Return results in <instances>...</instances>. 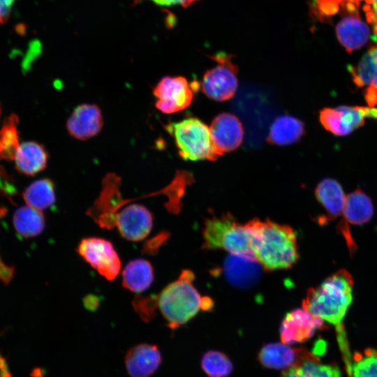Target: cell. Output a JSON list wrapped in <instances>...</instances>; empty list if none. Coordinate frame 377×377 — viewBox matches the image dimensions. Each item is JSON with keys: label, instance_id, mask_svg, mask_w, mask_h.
Returning a JSON list of instances; mask_svg holds the SVG:
<instances>
[{"label": "cell", "instance_id": "836d02e7", "mask_svg": "<svg viewBox=\"0 0 377 377\" xmlns=\"http://www.w3.org/2000/svg\"><path fill=\"white\" fill-rule=\"evenodd\" d=\"M1 113V107H0ZM14 192V188L11 185L10 182L8 177V175L5 171L0 168V193L4 195H11Z\"/></svg>", "mask_w": 377, "mask_h": 377}, {"label": "cell", "instance_id": "6da1fadb", "mask_svg": "<svg viewBox=\"0 0 377 377\" xmlns=\"http://www.w3.org/2000/svg\"><path fill=\"white\" fill-rule=\"evenodd\" d=\"M353 279L346 269H339L320 285L310 288L302 307L314 316L335 327L338 341L343 354L346 369L350 366V355L343 320L353 300Z\"/></svg>", "mask_w": 377, "mask_h": 377}, {"label": "cell", "instance_id": "7402d4cb", "mask_svg": "<svg viewBox=\"0 0 377 377\" xmlns=\"http://www.w3.org/2000/svg\"><path fill=\"white\" fill-rule=\"evenodd\" d=\"M14 160L15 168L20 172L32 176L45 168L47 153L42 145L26 142L20 145Z\"/></svg>", "mask_w": 377, "mask_h": 377}, {"label": "cell", "instance_id": "484cf974", "mask_svg": "<svg viewBox=\"0 0 377 377\" xmlns=\"http://www.w3.org/2000/svg\"><path fill=\"white\" fill-rule=\"evenodd\" d=\"M337 366L320 362L318 356L307 359L296 366L283 370L279 377H341Z\"/></svg>", "mask_w": 377, "mask_h": 377}, {"label": "cell", "instance_id": "d6986e66", "mask_svg": "<svg viewBox=\"0 0 377 377\" xmlns=\"http://www.w3.org/2000/svg\"><path fill=\"white\" fill-rule=\"evenodd\" d=\"M161 363V355L158 347L147 343L133 346L125 357L126 367L131 377H149Z\"/></svg>", "mask_w": 377, "mask_h": 377}, {"label": "cell", "instance_id": "1f68e13d", "mask_svg": "<svg viewBox=\"0 0 377 377\" xmlns=\"http://www.w3.org/2000/svg\"><path fill=\"white\" fill-rule=\"evenodd\" d=\"M15 274V267L6 265L0 256V280L5 284H8Z\"/></svg>", "mask_w": 377, "mask_h": 377}, {"label": "cell", "instance_id": "4316f807", "mask_svg": "<svg viewBox=\"0 0 377 377\" xmlns=\"http://www.w3.org/2000/svg\"><path fill=\"white\" fill-rule=\"evenodd\" d=\"M362 0H311V9L313 15L321 21L328 20L339 12L344 15L358 12Z\"/></svg>", "mask_w": 377, "mask_h": 377}, {"label": "cell", "instance_id": "e0dca14e", "mask_svg": "<svg viewBox=\"0 0 377 377\" xmlns=\"http://www.w3.org/2000/svg\"><path fill=\"white\" fill-rule=\"evenodd\" d=\"M223 271L228 282L237 288H249L259 279L260 265L254 258L230 254L223 263Z\"/></svg>", "mask_w": 377, "mask_h": 377}, {"label": "cell", "instance_id": "83f0119b", "mask_svg": "<svg viewBox=\"0 0 377 377\" xmlns=\"http://www.w3.org/2000/svg\"><path fill=\"white\" fill-rule=\"evenodd\" d=\"M18 118L9 116L0 129V160H14L20 146L17 131Z\"/></svg>", "mask_w": 377, "mask_h": 377}, {"label": "cell", "instance_id": "2e32d148", "mask_svg": "<svg viewBox=\"0 0 377 377\" xmlns=\"http://www.w3.org/2000/svg\"><path fill=\"white\" fill-rule=\"evenodd\" d=\"M353 80L364 88V96L369 107L377 105V45L370 48L357 64L350 68Z\"/></svg>", "mask_w": 377, "mask_h": 377}, {"label": "cell", "instance_id": "4dcf8cb0", "mask_svg": "<svg viewBox=\"0 0 377 377\" xmlns=\"http://www.w3.org/2000/svg\"><path fill=\"white\" fill-rule=\"evenodd\" d=\"M364 11L367 22L371 24L374 34L377 36V0L366 4Z\"/></svg>", "mask_w": 377, "mask_h": 377}, {"label": "cell", "instance_id": "44dd1931", "mask_svg": "<svg viewBox=\"0 0 377 377\" xmlns=\"http://www.w3.org/2000/svg\"><path fill=\"white\" fill-rule=\"evenodd\" d=\"M317 200L327 212L325 221H332L343 214L346 195L340 184L332 178L321 180L315 190Z\"/></svg>", "mask_w": 377, "mask_h": 377}, {"label": "cell", "instance_id": "4fadbf2b", "mask_svg": "<svg viewBox=\"0 0 377 377\" xmlns=\"http://www.w3.org/2000/svg\"><path fill=\"white\" fill-rule=\"evenodd\" d=\"M316 356V353L305 348H293L281 342L263 346L258 354V360L266 368L285 370Z\"/></svg>", "mask_w": 377, "mask_h": 377}, {"label": "cell", "instance_id": "603a6c76", "mask_svg": "<svg viewBox=\"0 0 377 377\" xmlns=\"http://www.w3.org/2000/svg\"><path fill=\"white\" fill-rule=\"evenodd\" d=\"M154 279L153 267L145 259L130 261L122 272L123 286L135 293H140L149 288Z\"/></svg>", "mask_w": 377, "mask_h": 377}, {"label": "cell", "instance_id": "5bb4252c", "mask_svg": "<svg viewBox=\"0 0 377 377\" xmlns=\"http://www.w3.org/2000/svg\"><path fill=\"white\" fill-rule=\"evenodd\" d=\"M103 126V118L100 108L90 103L77 105L66 122V128L70 135L80 140H86L96 136Z\"/></svg>", "mask_w": 377, "mask_h": 377}, {"label": "cell", "instance_id": "d6a6232c", "mask_svg": "<svg viewBox=\"0 0 377 377\" xmlns=\"http://www.w3.org/2000/svg\"><path fill=\"white\" fill-rule=\"evenodd\" d=\"M15 1V0H0V24L9 19Z\"/></svg>", "mask_w": 377, "mask_h": 377}, {"label": "cell", "instance_id": "7a4b0ae2", "mask_svg": "<svg viewBox=\"0 0 377 377\" xmlns=\"http://www.w3.org/2000/svg\"><path fill=\"white\" fill-rule=\"evenodd\" d=\"M253 236L255 258L268 271L290 268L298 260L297 237L288 226L253 219L247 223Z\"/></svg>", "mask_w": 377, "mask_h": 377}, {"label": "cell", "instance_id": "8992f818", "mask_svg": "<svg viewBox=\"0 0 377 377\" xmlns=\"http://www.w3.org/2000/svg\"><path fill=\"white\" fill-rule=\"evenodd\" d=\"M209 57L217 64L205 73L202 91L214 101H228L235 96L238 87V68L233 63L231 54L219 52Z\"/></svg>", "mask_w": 377, "mask_h": 377}, {"label": "cell", "instance_id": "52a82bcc", "mask_svg": "<svg viewBox=\"0 0 377 377\" xmlns=\"http://www.w3.org/2000/svg\"><path fill=\"white\" fill-rule=\"evenodd\" d=\"M97 222L104 228L116 227L122 237L133 242L147 237L153 226L151 213L140 204L129 205L114 215L98 217Z\"/></svg>", "mask_w": 377, "mask_h": 377}, {"label": "cell", "instance_id": "8fae6325", "mask_svg": "<svg viewBox=\"0 0 377 377\" xmlns=\"http://www.w3.org/2000/svg\"><path fill=\"white\" fill-rule=\"evenodd\" d=\"M325 327V322L302 309L288 312L282 320L280 338L282 343L290 345L305 342L318 330Z\"/></svg>", "mask_w": 377, "mask_h": 377}, {"label": "cell", "instance_id": "ffe728a7", "mask_svg": "<svg viewBox=\"0 0 377 377\" xmlns=\"http://www.w3.org/2000/svg\"><path fill=\"white\" fill-rule=\"evenodd\" d=\"M304 123L288 114L277 117L269 128L267 141L272 145L286 146L298 142L304 135Z\"/></svg>", "mask_w": 377, "mask_h": 377}, {"label": "cell", "instance_id": "277c9868", "mask_svg": "<svg viewBox=\"0 0 377 377\" xmlns=\"http://www.w3.org/2000/svg\"><path fill=\"white\" fill-rule=\"evenodd\" d=\"M203 247L222 249L230 254L255 258L253 232L247 223H239L230 214L207 219L204 223Z\"/></svg>", "mask_w": 377, "mask_h": 377}, {"label": "cell", "instance_id": "9a60e30c", "mask_svg": "<svg viewBox=\"0 0 377 377\" xmlns=\"http://www.w3.org/2000/svg\"><path fill=\"white\" fill-rule=\"evenodd\" d=\"M374 214V205L370 198L362 190L357 189L346 196L343 216V222L339 225L340 232L346 242L353 240L348 223L363 225L371 220Z\"/></svg>", "mask_w": 377, "mask_h": 377}, {"label": "cell", "instance_id": "30bf717a", "mask_svg": "<svg viewBox=\"0 0 377 377\" xmlns=\"http://www.w3.org/2000/svg\"><path fill=\"white\" fill-rule=\"evenodd\" d=\"M366 118L377 119V108L363 106H339L320 110L319 120L330 133L344 136L362 126Z\"/></svg>", "mask_w": 377, "mask_h": 377}, {"label": "cell", "instance_id": "9c48e42d", "mask_svg": "<svg viewBox=\"0 0 377 377\" xmlns=\"http://www.w3.org/2000/svg\"><path fill=\"white\" fill-rule=\"evenodd\" d=\"M76 251L106 279L112 281L118 276L121 260L110 241L96 237L83 238Z\"/></svg>", "mask_w": 377, "mask_h": 377}, {"label": "cell", "instance_id": "5b68a950", "mask_svg": "<svg viewBox=\"0 0 377 377\" xmlns=\"http://www.w3.org/2000/svg\"><path fill=\"white\" fill-rule=\"evenodd\" d=\"M179 156L186 161H216L219 156L213 145L209 127L197 117H189L167 125Z\"/></svg>", "mask_w": 377, "mask_h": 377}, {"label": "cell", "instance_id": "f546056e", "mask_svg": "<svg viewBox=\"0 0 377 377\" xmlns=\"http://www.w3.org/2000/svg\"><path fill=\"white\" fill-rule=\"evenodd\" d=\"M201 367L209 377H226L232 371V364L223 353L209 350L201 360Z\"/></svg>", "mask_w": 377, "mask_h": 377}, {"label": "cell", "instance_id": "d590c367", "mask_svg": "<svg viewBox=\"0 0 377 377\" xmlns=\"http://www.w3.org/2000/svg\"><path fill=\"white\" fill-rule=\"evenodd\" d=\"M366 3V4H369L371 3L374 0H364Z\"/></svg>", "mask_w": 377, "mask_h": 377}, {"label": "cell", "instance_id": "ba28073f", "mask_svg": "<svg viewBox=\"0 0 377 377\" xmlns=\"http://www.w3.org/2000/svg\"><path fill=\"white\" fill-rule=\"evenodd\" d=\"M197 87L184 77L165 76L153 89L155 106L166 114L182 111L191 104Z\"/></svg>", "mask_w": 377, "mask_h": 377}, {"label": "cell", "instance_id": "cb8c5ba5", "mask_svg": "<svg viewBox=\"0 0 377 377\" xmlns=\"http://www.w3.org/2000/svg\"><path fill=\"white\" fill-rule=\"evenodd\" d=\"M13 222L16 232L24 238L38 236L45 228V219L41 211L28 205L15 212Z\"/></svg>", "mask_w": 377, "mask_h": 377}, {"label": "cell", "instance_id": "ac0fdd59", "mask_svg": "<svg viewBox=\"0 0 377 377\" xmlns=\"http://www.w3.org/2000/svg\"><path fill=\"white\" fill-rule=\"evenodd\" d=\"M337 39L348 52L362 47L369 40L370 31L359 13L341 17L335 27Z\"/></svg>", "mask_w": 377, "mask_h": 377}, {"label": "cell", "instance_id": "d4e9b609", "mask_svg": "<svg viewBox=\"0 0 377 377\" xmlns=\"http://www.w3.org/2000/svg\"><path fill=\"white\" fill-rule=\"evenodd\" d=\"M22 195L27 205L39 211L51 207L56 199L53 182L47 178L32 182Z\"/></svg>", "mask_w": 377, "mask_h": 377}, {"label": "cell", "instance_id": "f1b7e54d", "mask_svg": "<svg viewBox=\"0 0 377 377\" xmlns=\"http://www.w3.org/2000/svg\"><path fill=\"white\" fill-rule=\"evenodd\" d=\"M348 373L349 377H377V350L367 349L355 353Z\"/></svg>", "mask_w": 377, "mask_h": 377}, {"label": "cell", "instance_id": "3957f363", "mask_svg": "<svg viewBox=\"0 0 377 377\" xmlns=\"http://www.w3.org/2000/svg\"><path fill=\"white\" fill-rule=\"evenodd\" d=\"M194 274L183 270L177 279L166 286L155 296L156 307L172 330L184 325L200 311H209L212 300L202 297L193 285Z\"/></svg>", "mask_w": 377, "mask_h": 377}, {"label": "cell", "instance_id": "7c38bea8", "mask_svg": "<svg viewBox=\"0 0 377 377\" xmlns=\"http://www.w3.org/2000/svg\"><path fill=\"white\" fill-rule=\"evenodd\" d=\"M209 131L219 156L237 149L243 141V126L235 115L229 112L216 115L211 122Z\"/></svg>", "mask_w": 377, "mask_h": 377}, {"label": "cell", "instance_id": "e575fe53", "mask_svg": "<svg viewBox=\"0 0 377 377\" xmlns=\"http://www.w3.org/2000/svg\"><path fill=\"white\" fill-rule=\"evenodd\" d=\"M142 0H137V2L142 1ZM154 2L155 4L161 6H172L175 5H180L184 8L189 6L193 2L198 0H149Z\"/></svg>", "mask_w": 377, "mask_h": 377}]
</instances>
